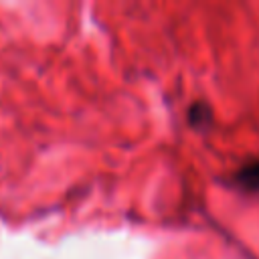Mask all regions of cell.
Instances as JSON below:
<instances>
[{
  "label": "cell",
  "instance_id": "2",
  "mask_svg": "<svg viewBox=\"0 0 259 259\" xmlns=\"http://www.w3.org/2000/svg\"><path fill=\"white\" fill-rule=\"evenodd\" d=\"M235 180H237V184H241L243 188L257 192V190H259V162L245 166L241 172H237Z\"/></svg>",
  "mask_w": 259,
  "mask_h": 259
},
{
  "label": "cell",
  "instance_id": "1",
  "mask_svg": "<svg viewBox=\"0 0 259 259\" xmlns=\"http://www.w3.org/2000/svg\"><path fill=\"white\" fill-rule=\"evenodd\" d=\"M188 121L192 127H206L210 121H212V111L206 103L202 101H196L190 105L188 109Z\"/></svg>",
  "mask_w": 259,
  "mask_h": 259
}]
</instances>
